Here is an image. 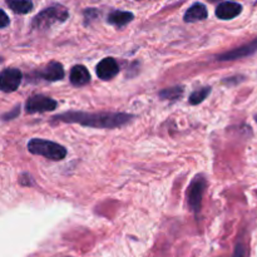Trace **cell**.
Instances as JSON below:
<instances>
[{"label":"cell","instance_id":"7","mask_svg":"<svg viewBox=\"0 0 257 257\" xmlns=\"http://www.w3.org/2000/svg\"><path fill=\"white\" fill-rule=\"evenodd\" d=\"M257 52V39L252 40V42L247 43V44L238 47L233 50H228V52L218 54L216 59L221 60V62H230V60H237L241 58L250 57V55L255 54Z\"/></svg>","mask_w":257,"mask_h":257},{"label":"cell","instance_id":"1","mask_svg":"<svg viewBox=\"0 0 257 257\" xmlns=\"http://www.w3.org/2000/svg\"><path fill=\"white\" fill-rule=\"evenodd\" d=\"M55 120H60L64 123H77L84 127L93 128H118L128 124L133 119L132 114L119 112H99V113H87L70 110L62 114L54 115Z\"/></svg>","mask_w":257,"mask_h":257},{"label":"cell","instance_id":"15","mask_svg":"<svg viewBox=\"0 0 257 257\" xmlns=\"http://www.w3.org/2000/svg\"><path fill=\"white\" fill-rule=\"evenodd\" d=\"M183 94V87H171V88H166V89L161 90L160 92V97L161 99H166V100H176Z\"/></svg>","mask_w":257,"mask_h":257},{"label":"cell","instance_id":"18","mask_svg":"<svg viewBox=\"0 0 257 257\" xmlns=\"http://www.w3.org/2000/svg\"><path fill=\"white\" fill-rule=\"evenodd\" d=\"M233 257H243V246L242 245H237V247H236L235 256Z\"/></svg>","mask_w":257,"mask_h":257},{"label":"cell","instance_id":"4","mask_svg":"<svg viewBox=\"0 0 257 257\" xmlns=\"http://www.w3.org/2000/svg\"><path fill=\"white\" fill-rule=\"evenodd\" d=\"M206 187H207V182L206 178L202 175H197L191 182L190 187H188V205H190L191 210L195 212L197 216L201 211V206H202V197L205 193Z\"/></svg>","mask_w":257,"mask_h":257},{"label":"cell","instance_id":"13","mask_svg":"<svg viewBox=\"0 0 257 257\" xmlns=\"http://www.w3.org/2000/svg\"><path fill=\"white\" fill-rule=\"evenodd\" d=\"M135 18V15L130 12H120V10H114L109 14L108 17V23L112 25H115V27H124L128 23H131Z\"/></svg>","mask_w":257,"mask_h":257},{"label":"cell","instance_id":"17","mask_svg":"<svg viewBox=\"0 0 257 257\" xmlns=\"http://www.w3.org/2000/svg\"><path fill=\"white\" fill-rule=\"evenodd\" d=\"M8 24H9V18L5 14V12H2V24H0V27L5 28Z\"/></svg>","mask_w":257,"mask_h":257},{"label":"cell","instance_id":"5","mask_svg":"<svg viewBox=\"0 0 257 257\" xmlns=\"http://www.w3.org/2000/svg\"><path fill=\"white\" fill-rule=\"evenodd\" d=\"M57 108V100L45 95H33L25 103L27 113H44L54 110Z\"/></svg>","mask_w":257,"mask_h":257},{"label":"cell","instance_id":"14","mask_svg":"<svg viewBox=\"0 0 257 257\" xmlns=\"http://www.w3.org/2000/svg\"><path fill=\"white\" fill-rule=\"evenodd\" d=\"M7 4L17 14H28L33 9L32 0H7Z\"/></svg>","mask_w":257,"mask_h":257},{"label":"cell","instance_id":"20","mask_svg":"<svg viewBox=\"0 0 257 257\" xmlns=\"http://www.w3.org/2000/svg\"><path fill=\"white\" fill-rule=\"evenodd\" d=\"M208 2H212V3H215V2H220V0H208Z\"/></svg>","mask_w":257,"mask_h":257},{"label":"cell","instance_id":"3","mask_svg":"<svg viewBox=\"0 0 257 257\" xmlns=\"http://www.w3.org/2000/svg\"><path fill=\"white\" fill-rule=\"evenodd\" d=\"M28 151L35 156H42L50 161H62L67 156V150L58 143L42 138H33L28 143Z\"/></svg>","mask_w":257,"mask_h":257},{"label":"cell","instance_id":"2","mask_svg":"<svg viewBox=\"0 0 257 257\" xmlns=\"http://www.w3.org/2000/svg\"><path fill=\"white\" fill-rule=\"evenodd\" d=\"M69 18L67 8L63 5L54 4L45 8L44 10L37 14L32 20L30 28L33 30H47L57 23H64Z\"/></svg>","mask_w":257,"mask_h":257},{"label":"cell","instance_id":"11","mask_svg":"<svg viewBox=\"0 0 257 257\" xmlns=\"http://www.w3.org/2000/svg\"><path fill=\"white\" fill-rule=\"evenodd\" d=\"M70 83L74 87H83L90 82V74L87 68L82 64H77L70 70Z\"/></svg>","mask_w":257,"mask_h":257},{"label":"cell","instance_id":"16","mask_svg":"<svg viewBox=\"0 0 257 257\" xmlns=\"http://www.w3.org/2000/svg\"><path fill=\"white\" fill-rule=\"evenodd\" d=\"M211 93V87H202L200 88V89L195 90V92L192 93V94L190 95V99H188V102L191 103L192 105H197L200 104V103H202L203 100L207 98V95Z\"/></svg>","mask_w":257,"mask_h":257},{"label":"cell","instance_id":"10","mask_svg":"<svg viewBox=\"0 0 257 257\" xmlns=\"http://www.w3.org/2000/svg\"><path fill=\"white\" fill-rule=\"evenodd\" d=\"M241 12H242V5H240L238 3L225 2L221 3L216 8V17L222 20H231L240 15Z\"/></svg>","mask_w":257,"mask_h":257},{"label":"cell","instance_id":"19","mask_svg":"<svg viewBox=\"0 0 257 257\" xmlns=\"http://www.w3.org/2000/svg\"><path fill=\"white\" fill-rule=\"evenodd\" d=\"M18 113H19V107H17V108H15V110H14V112L9 113V114H4V117H3V119H4V120H8V119H10L9 117H15V115H17Z\"/></svg>","mask_w":257,"mask_h":257},{"label":"cell","instance_id":"8","mask_svg":"<svg viewBox=\"0 0 257 257\" xmlns=\"http://www.w3.org/2000/svg\"><path fill=\"white\" fill-rule=\"evenodd\" d=\"M98 78L102 80H110L119 73V65L114 58L107 57L98 63L95 68Z\"/></svg>","mask_w":257,"mask_h":257},{"label":"cell","instance_id":"6","mask_svg":"<svg viewBox=\"0 0 257 257\" xmlns=\"http://www.w3.org/2000/svg\"><path fill=\"white\" fill-rule=\"evenodd\" d=\"M22 72L17 68H7L0 74V89L4 93H12L19 88L22 83Z\"/></svg>","mask_w":257,"mask_h":257},{"label":"cell","instance_id":"9","mask_svg":"<svg viewBox=\"0 0 257 257\" xmlns=\"http://www.w3.org/2000/svg\"><path fill=\"white\" fill-rule=\"evenodd\" d=\"M38 75H39L40 79L47 80V82H58L64 77V69H63V65L60 63L50 62L38 73Z\"/></svg>","mask_w":257,"mask_h":257},{"label":"cell","instance_id":"12","mask_svg":"<svg viewBox=\"0 0 257 257\" xmlns=\"http://www.w3.org/2000/svg\"><path fill=\"white\" fill-rule=\"evenodd\" d=\"M207 8L203 4H201V3H195V4L191 8H188L187 12L185 13L183 20H185L186 23L201 22V20H205L206 18H207Z\"/></svg>","mask_w":257,"mask_h":257}]
</instances>
